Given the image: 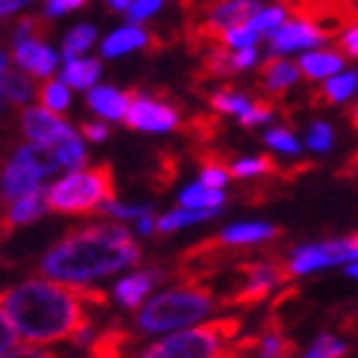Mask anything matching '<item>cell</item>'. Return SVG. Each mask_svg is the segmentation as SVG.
I'll use <instances>...</instances> for the list:
<instances>
[{
    "label": "cell",
    "instance_id": "obj_34",
    "mask_svg": "<svg viewBox=\"0 0 358 358\" xmlns=\"http://www.w3.org/2000/svg\"><path fill=\"white\" fill-rule=\"evenodd\" d=\"M276 162L271 156H241L229 162V173L235 179H256V176H271L276 173Z\"/></svg>",
    "mask_w": 358,
    "mask_h": 358
},
{
    "label": "cell",
    "instance_id": "obj_1",
    "mask_svg": "<svg viewBox=\"0 0 358 358\" xmlns=\"http://www.w3.org/2000/svg\"><path fill=\"white\" fill-rule=\"evenodd\" d=\"M3 306L15 329L29 344H56L73 341L80 347L92 344V315L106 308V294L83 282L65 279H29L3 294Z\"/></svg>",
    "mask_w": 358,
    "mask_h": 358
},
{
    "label": "cell",
    "instance_id": "obj_23",
    "mask_svg": "<svg viewBox=\"0 0 358 358\" xmlns=\"http://www.w3.org/2000/svg\"><path fill=\"white\" fill-rule=\"evenodd\" d=\"M59 77H62L73 92H88V88L97 85L100 77H103V59H94L88 53L65 59L62 68H59Z\"/></svg>",
    "mask_w": 358,
    "mask_h": 358
},
{
    "label": "cell",
    "instance_id": "obj_33",
    "mask_svg": "<svg viewBox=\"0 0 358 358\" xmlns=\"http://www.w3.org/2000/svg\"><path fill=\"white\" fill-rule=\"evenodd\" d=\"M215 215H217V208H188V206H182V208H176V212L159 217L156 232L165 235V232H173V229H179V227H191V223L212 220Z\"/></svg>",
    "mask_w": 358,
    "mask_h": 358
},
{
    "label": "cell",
    "instance_id": "obj_35",
    "mask_svg": "<svg viewBox=\"0 0 358 358\" xmlns=\"http://www.w3.org/2000/svg\"><path fill=\"white\" fill-rule=\"evenodd\" d=\"M223 48H229V50H241V48H259V44L264 41L262 33L256 27H252L250 21H241V24H235L229 29H223V33L217 36Z\"/></svg>",
    "mask_w": 358,
    "mask_h": 358
},
{
    "label": "cell",
    "instance_id": "obj_4",
    "mask_svg": "<svg viewBox=\"0 0 358 358\" xmlns=\"http://www.w3.org/2000/svg\"><path fill=\"white\" fill-rule=\"evenodd\" d=\"M115 200V173L112 165H94V168H77L68 171V176L56 179L48 188L50 212L56 215H94L103 212Z\"/></svg>",
    "mask_w": 358,
    "mask_h": 358
},
{
    "label": "cell",
    "instance_id": "obj_32",
    "mask_svg": "<svg viewBox=\"0 0 358 358\" xmlns=\"http://www.w3.org/2000/svg\"><path fill=\"white\" fill-rule=\"evenodd\" d=\"M223 203H227L223 188H212L206 182H194L179 194V206H188V208H220Z\"/></svg>",
    "mask_w": 358,
    "mask_h": 358
},
{
    "label": "cell",
    "instance_id": "obj_13",
    "mask_svg": "<svg viewBox=\"0 0 358 358\" xmlns=\"http://www.w3.org/2000/svg\"><path fill=\"white\" fill-rule=\"evenodd\" d=\"M150 44H153V36L147 33L144 24L124 21L121 27H112L109 33L100 38L97 50H100V59H124V56H129V53L147 50Z\"/></svg>",
    "mask_w": 358,
    "mask_h": 358
},
{
    "label": "cell",
    "instance_id": "obj_7",
    "mask_svg": "<svg viewBox=\"0 0 358 358\" xmlns=\"http://www.w3.org/2000/svg\"><path fill=\"white\" fill-rule=\"evenodd\" d=\"M56 171H59V165H56V159L50 153V147L27 141L24 147H18V150L12 153V159L3 168V197H6V203L38 191L44 179H48L50 173H56Z\"/></svg>",
    "mask_w": 358,
    "mask_h": 358
},
{
    "label": "cell",
    "instance_id": "obj_27",
    "mask_svg": "<svg viewBox=\"0 0 358 358\" xmlns=\"http://www.w3.org/2000/svg\"><path fill=\"white\" fill-rule=\"evenodd\" d=\"M212 109L217 115H227V117H244L250 112V106L256 103V97L241 92V88H217V92L208 97Z\"/></svg>",
    "mask_w": 358,
    "mask_h": 358
},
{
    "label": "cell",
    "instance_id": "obj_28",
    "mask_svg": "<svg viewBox=\"0 0 358 358\" xmlns=\"http://www.w3.org/2000/svg\"><path fill=\"white\" fill-rule=\"evenodd\" d=\"M71 100H73V88L62 77H59V73L38 85V103H41L44 109L65 115L71 109Z\"/></svg>",
    "mask_w": 358,
    "mask_h": 358
},
{
    "label": "cell",
    "instance_id": "obj_6",
    "mask_svg": "<svg viewBox=\"0 0 358 358\" xmlns=\"http://www.w3.org/2000/svg\"><path fill=\"white\" fill-rule=\"evenodd\" d=\"M235 282L232 288L220 296L223 308H256L273 294L276 285L288 282V267L279 259H264V262H241L232 271Z\"/></svg>",
    "mask_w": 358,
    "mask_h": 358
},
{
    "label": "cell",
    "instance_id": "obj_45",
    "mask_svg": "<svg viewBox=\"0 0 358 358\" xmlns=\"http://www.w3.org/2000/svg\"><path fill=\"white\" fill-rule=\"evenodd\" d=\"M106 124H109V121H103V117H97V121H85V124L80 127L83 138H85V141H94V144L106 141V138H109V127H106Z\"/></svg>",
    "mask_w": 358,
    "mask_h": 358
},
{
    "label": "cell",
    "instance_id": "obj_17",
    "mask_svg": "<svg viewBox=\"0 0 358 358\" xmlns=\"http://www.w3.org/2000/svg\"><path fill=\"white\" fill-rule=\"evenodd\" d=\"M294 355H296V344L282 332L279 311H273L264 320L262 332L252 335V358H294Z\"/></svg>",
    "mask_w": 358,
    "mask_h": 358
},
{
    "label": "cell",
    "instance_id": "obj_44",
    "mask_svg": "<svg viewBox=\"0 0 358 358\" xmlns=\"http://www.w3.org/2000/svg\"><path fill=\"white\" fill-rule=\"evenodd\" d=\"M338 48L347 53V59H358V21L341 27V33H338Z\"/></svg>",
    "mask_w": 358,
    "mask_h": 358
},
{
    "label": "cell",
    "instance_id": "obj_51",
    "mask_svg": "<svg viewBox=\"0 0 358 358\" xmlns=\"http://www.w3.org/2000/svg\"><path fill=\"white\" fill-rule=\"evenodd\" d=\"M347 276L358 282V262H350V267H347Z\"/></svg>",
    "mask_w": 358,
    "mask_h": 358
},
{
    "label": "cell",
    "instance_id": "obj_46",
    "mask_svg": "<svg viewBox=\"0 0 358 358\" xmlns=\"http://www.w3.org/2000/svg\"><path fill=\"white\" fill-rule=\"evenodd\" d=\"M215 358H252V335L250 338H238L235 344H229L223 352H217Z\"/></svg>",
    "mask_w": 358,
    "mask_h": 358
},
{
    "label": "cell",
    "instance_id": "obj_50",
    "mask_svg": "<svg viewBox=\"0 0 358 358\" xmlns=\"http://www.w3.org/2000/svg\"><path fill=\"white\" fill-rule=\"evenodd\" d=\"M129 3H132V0H106V9L115 12V15H127Z\"/></svg>",
    "mask_w": 358,
    "mask_h": 358
},
{
    "label": "cell",
    "instance_id": "obj_26",
    "mask_svg": "<svg viewBox=\"0 0 358 358\" xmlns=\"http://www.w3.org/2000/svg\"><path fill=\"white\" fill-rule=\"evenodd\" d=\"M94 44H100V33H97V27L94 24H73L68 33L62 36V59H73V56H85V53H92Z\"/></svg>",
    "mask_w": 358,
    "mask_h": 358
},
{
    "label": "cell",
    "instance_id": "obj_16",
    "mask_svg": "<svg viewBox=\"0 0 358 358\" xmlns=\"http://www.w3.org/2000/svg\"><path fill=\"white\" fill-rule=\"evenodd\" d=\"M48 208H50V203H48V191L44 188L27 194V197L12 200L9 208L3 212V217H0V238H9L18 227H24V223L38 220Z\"/></svg>",
    "mask_w": 358,
    "mask_h": 358
},
{
    "label": "cell",
    "instance_id": "obj_30",
    "mask_svg": "<svg viewBox=\"0 0 358 358\" xmlns=\"http://www.w3.org/2000/svg\"><path fill=\"white\" fill-rule=\"evenodd\" d=\"M50 153L56 159V165L59 171H77L85 165V138H83V132H73V136H68L65 141H59L56 147H50Z\"/></svg>",
    "mask_w": 358,
    "mask_h": 358
},
{
    "label": "cell",
    "instance_id": "obj_42",
    "mask_svg": "<svg viewBox=\"0 0 358 358\" xmlns=\"http://www.w3.org/2000/svg\"><path fill=\"white\" fill-rule=\"evenodd\" d=\"M88 0H41V15L48 21H56V18H65L71 12H80Z\"/></svg>",
    "mask_w": 358,
    "mask_h": 358
},
{
    "label": "cell",
    "instance_id": "obj_2",
    "mask_svg": "<svg viewBox=\"0 0 358 358\" xmlns=\"http://www.w3.org/2000/svg\"><path fill=\"white\" fill-rule=\"evenodd\" d=\"M141 259L136 244L121 223H88L71 229L62 241L41 259V273L65 282H92L112 276Z\"/></svg>",
    "mask_w": 358,
    "mask_h": 358
},
{
    "label": "cell",
    "instance_id": "obj_3",
    "mask_svg": "<svg viewBox=\"0 0 358 358\" xmlns=\"http://www.w3.org/2000/svg\"><path fill=\"white\" fill-rule=\"evenodd\" d=\"M215 306H220V300H215V288L208 276H188V279H179L176 288L162 291L147 306H141L136 323L147 335L173 332L212 315Z\"/></svg>",
    "mask_w": 358,
    "mask_h": 358
},
{
    "label": "cell",
    "instance_id": "obj_21",
    "mask_svg": "<svg viewBox=\"0 0 358 358\" xmlns=\"http://www.w3.org/2000/svg\"><path fill=\"white\" fill-rule=\"evenodd\" d=\"M264 62V53L262 48H241V50H229L220 44V50H215L208 56V68L212 73H247V71H256Z\"/></svg>",
    "mask_w": 358,
    "mask_h": 358
},
{
    "label": "cell",
    "instance_id": "obj_36",
    "mask_svg": "<svg viewBox=\"0 0 358 358\" xmlns=\"http://www.w3.org/2000/svg\"><path fill=\"white\" fill-rule=\"evenodd\" d=\"M264 144L271 147L273 153H282V156H300L303 153V138H296L294 129H288V127L264 129Z\"/></svg>",
    "mask_w": 358,
    "mask_h": 358
},
{
    "label": "cell",
    "instance_id": "obj_38",
    "mask_svg": "<svg viewBox=\"0 0 358 358\" xmlns=\"http://www.w3.org/2000/svg\"><path fill=\"white\" fill-rule=\"evenodd\" d=\"M347 355V344L335 335H320L315 344L308 347V352L303 358H344Z\"/></svg>",
    "mask_w": 358,
    "mask_h": 358
},
{
    "label": "cell",
    "instance_id": "obj_19",
    "mask_svg": "<svg viewBox=\"0 0 358 358\" xmlns=\"http://www.w3.org/2000/svg\"><path fill=\"white\" fill-rule=\"evenodd\" d=\"M303 80L300 62L291 56H267L262 65V88L267 94H285Z\"/></svg>",
    "mask_w": 358,
    "mask_h": 358
},
{
    "label": "cell",
    "instance_id": "obj_41",
    "mask_svg": "<svg viewBox=\"0 0 358 358\" xmlns=\"http://www.w3.org/2000/svg\"><path fill=\"white\" fill-rule=\"evenodd\" d=\"M273 106H271V103H264V100H256V103H252V106H250V112L244 115V117H238V124H241V127H247V129H256V127H267V124H271L273 121Z\"/></svg>",
    "mask_w": 358,
    "mask_h": 358
},
{
    "label": "cell",
    "instance_id": "obj_24",
    "mask_svg": "<svg viewBox=\"0 0 358 358\" xmlns=\"http://www.w3.org/2000/svg\"><path fill=\"white\" fill-rule=\"evenodd\" d=\"M320 97L329 106H344V103H355L358 100V68H344L335 77H329L326 83H320Z\"/></svg>",
    "mask_w": 358,
    "mask_h": 358
},
{
    "label": "cell",
    "instance_id": "obj_9",
    "mask_svg": "<svg viewBox=\"0 0 358 358\" xmlns=\"http://www.w3.org/2000/svg\"><path fill=\"white\" fill-rule=\"evenodd\" d=\"M320 44H329V33L320 21H315L311 15H294L282 24L276 33L264 38V50L267 56H291L296 59L306 50H315Z\"/></svg>",
    "mask_w": 358,
    "mask_h": 358
},
{
    "label": "cell",
    "instance_id": "obj_12",
    "mask_svg": "<svg viewBox=\"0 0 358 358\" xmlns=\"http://www.w3.org/2000/svg\"><path fill=\"white\" fill-rule=\"evenodd\" d=\"M21 132L27 141L41 144V147H56L59 141H65L68 136H73V129L59 112L38 106H24L21 109Z\"/></svg>",
    "mask_w": 358,
    "mask_h": 358
},
{
    "label": "cell",
    "instance_id": "obj_5",
    "mask_svg": "<svg viewBox=\"0 0 358 358\" xmlns=\"http://www.w3.org/2000/svg\"><path fill=\"white\" fill-rule=\"evenodd\" d=\"M238 332H241V317H217L159 341L138 358H215L229 344H235Z\"/></svg>",
    "mask_w": 358,
    "mask_h": 358
},
{
    "label": "cell",
    "instance_id": "obj_14",
    "mask_svg": "<svg viewBox=\"0 0 358 358\" xmlns=\"http://www.w3.org/2000/svg\"><path fill=\"white\" fill-rule=\"evenodd\" d=\"M303 71V80L308 83H326L335 73H341L347 68V53L338 48V44H320L315 50H306L296 56Z\"/></svg>",
    "mask_w": 358,
    "mask_h": 358
},
{
    "label": "cell",
    "instance_id": "obj_8",
    "mask_svg": "<svg viewBox=\"0 0 358 358\" xmlns=\"http://www.w3.org/2000/svg\"><path fill=\"white\" fill-rule=\"evenodd\" d=\"M358 262V232L338 238V241H320V244H303L296 247L291 256L285 259L288 276H306L323 271V267H335V264H350Z\"/></svg>",
    "mask_w": 358,
    "mask_h": 358
},
{
    "label": "cell",
    "instance_id": "obj_39",
    "mask_svg": "<svg viewBox=\"0 0 358 358\" xmlns=\"http://www.w3.org/2000/svg\"><path fill=\"white\" fill-rule=\"evenodd\" d=\"M229 165H223L220 159H203V165H200V182L206 185H212V188H223L229 182Z\"/></svg>",
    "mask_w": 358,
    "mask_h": 358
},
{
    "label": "cell",
    "instance_id": "obj_52",
    "mask_svg": "<svg viewBox=\"0 0 358 358\" xmlns=\"http://www.w3.org/2000/svg\"><path fill=\"white\" fill-rule=\"evenodd\" d=\"M352 124L358 127V100H355V106H352Z\"/></svg>",
    "mask_w": 358,
    "mask_h": 358
},
{
    "label": "cell",
    "instance_id": "obj_40",
    "mask_svg": "<svg viewBox=\"0 0 358 358\" xmlns=\"http://www.w3.org/2000/svg\"><path fill=\"white\" fill-rule=\"evenodd\" d=\"M162 9H165V0H132L124 18L132 24H147V21H153Z\"/></svg>",
    "mask_w": 358,
    "mask_h": 358
},
{
    "label": "cell",
    "instance_id": "obj_49",
    "mask_svg": "<svg viewBox=\"0 0 358 358\" xmlns=\"http://www.w3.org/2000/svg\"><path fill=\"white\" fill-rule=\"evenodd\" d=\"M0 358H59L56 352H48V350H36V347H21V350H12Z\"/></svg>",
    "mask_w": 358,
    "mask_h": 358
},
{
    "label": "cell",
    "instance_id": "obj_37",
    "mask_svg": "<svg viewBox=\"0 0 358 358\" xmlns=\"http://www.w3.org/2000/svg\"><path fill=\"white\" fill-rule=\"evenodd\" d=\"M303 144L311 153H329L335 147V127L329 121H311L308 129H306Z\"/></svg>",
    "mask_w": 358,
    "mask_h": 358
},
{
    "label": "cell",
    "instance_id": "obj_43",
    "mask_svg": "<svg viewBox=\"0 0 358 358\" xmlns=\"http://www.w3.org/2000/svg\"><path fill=\"white\" fill-rule=\"evenodd\" d=\"M15 344H18V329H15L9 311H6V306H3V296H0V355L12 352Z\"/></svg>",
    "mask_w": 358,
    "mask_h": 358
},
{
    "label": "cell",
    "instance_id": "obj_47",
    "mask_svg": "<svg viewBox=\"0 0 358 358\" xmlns=\"http://www.w3.org/2000/svg\"><path fill=\"white\" fill-rule=\"evenodd\" d=\"M36 0H0V21H9V18H18L24 15Z\"/></svg>",
    "mask_w": 358,
    "mask_h": 358
},
{
    "label": "cell",
    "instance_id": "obj_25",
    "mask_svg": "<svg viewBox=\"0 0 358 358\" xmlns=\"http://www.w3.org/2000/svg\"><path fill=\"white\" fill-rule=\"evenodd\" d=\"M129 344H132V335L124 326L112 323L106 332H100L92 344H88V358H124Z\"/></svg>",
    "mask_w": 358,
    "mask_h": 358
},
{
    "label": "cell",
    "instance_id": "obj_20",
    "mask_svg": "<svg viewBox=\"0 0 358 358\" xmlns=\"http://www.w3.org/2000/svg\"><path fill=\"white\" fill-rule=\"evenodd\" d=\"M165 276H171V273L165 271V267H150V271H147V273H136V276H127V279H121V282H117V288H115L117 303H121L124 308H129V311L141 308L144 296L150 294L156 282H162Z\"/></svg>",
    "mask_w": 358,
    "mask_h": 358
},
{
    "label": "cell",
    "instance_id": "obj_10",
    "mask_svg": "<svg viewBox=\"0 0 358 358\" xmlns=\"http://www.w3.org/2000/svg\"><path fill=\"white\" fill-rule=\"evenodd\" d=\"M124 124L129 129H136V132H156V136H162V132L179 129L182 115H179V109L173 106V103L162 100L150 92H132Z\"/></svg>",
    "mask_w": 358,
    "mask_h": 358
},
{
    "label": "cell",
    "instance_id": "obj_11",
    "mask_svg": "<svg viewBox=\"0 0 358 358\" xmlns=\"http://www.w3.org/2000/svg\"><path fill=\"white\" fill-rule=\"evenodd\" d=\"M9 44H12L9 48L12 65L18 71H24V73H29V77L38 80V83L56 77L59 68H62V62H65L62 50L53 48L41 33L27 36V38H12Z\"/></svg>",
    "mask_w": 358,
    "mask_h": 358
},
{
    "label": "cell",
    "instance_id": "obj_48",
    "mask_svg": "<svg viewBox=\"0 0 358 358\" xmlns=\"http://www.w3.org/2000/svg\"><path fill=\"white\" fill-rule=\"evenodd\" d=\"M12 68H15V65H12V53L0 48V112H3V106L9 103V100H6V77H9Z\"/></svg>",
    "mask_w": 358,
    "mask_h": 358
},
{
    "label": "cell",
    "instance_id": "obj_15",
    "mask_svg": "<svg viewBox=\"0 0 358 358\" xmlns=\"http://www.w3.org/2000/svg\"><path fill=\"white\" fill-rule=\"evenodd\" d=\"M129 100H132V92H124V88L106 85V83H97L85 92V106L97 117H103V121H124Z\"/></svg>",
    "mask_w": 358,
    "mask_h": 358
},
{
    "label": "cell",
    "instance_id": "obj_22",
    "mask_svg": "<svg viewBox=\"0 0 358 358\" xmlns=\"http://www.w3.org/2000/svg\"><path fill=\"white\" fill-rule=\"evenodd\" d=\"M282 232L276 227H271V223H235V227L223 229L220 235H215V241L220 247H256V244H267L273 241V238H279Z\"/></svg>",
    "mask_w": 358,
    "mask_h": 358
},
{
    "label": "cell",
    "instance_id": "obj_18",
    "mask_svg": "<svg viewBox=\"0 0 358 358\" xmlns=\"http://www.w3.org/2000/svg\"><path fill=\"white\" fill-rule=\"evenodd\" d=\"M262 6V0H215L212 6L206 9V29L208 33L220 36L223 29H229L241 21H250V15Z\"/></svg>",
    "mask_w": 358,
    "mask_h": 358
},
{
    "label": "cell",
    "instance_id": "obj_31",
    "mask_svg": "<svg viewBox=\"0 0 358 358\" xmlns=\"http://www.w3.org/2000/svg\"><path fill=\"white\" fill-rule=\"evenodd\" d=\"M38 80H33L29 73L12 68L9 77H6V100L12 106H33V100H38Z\"/></svg>",
    "mask_w": 358,
    "mask_h": 358
},
{
    "label": "cell",
    "instance_id": "obj_29",
    "mask_svg": "<svg viewBox=\"0 0 358 358\" xmlns=\"http://www.w3.org/2000/svg\"><path fill=\"white\" fill-rule=\"evenodd\" d=\"M288 18H291L288 3H282V0H271V3H264V0H262V6L250 15V24L259 29L262 38H267L271 33H276V29L285 24Z\"/></svg>",
    "mask_w": 358,
    "mask_h": 358
}]
</instances>
